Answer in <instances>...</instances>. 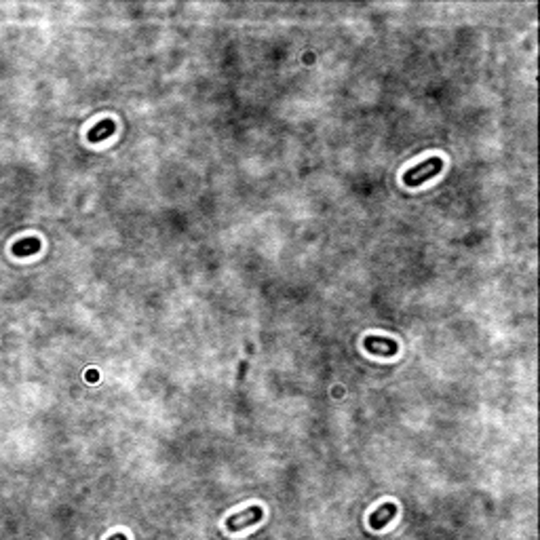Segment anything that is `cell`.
Here are the masks:
<instances>
[{
  "instance_id": "cell-2",
  "label": "cell",
  "mask_w": 540,
  "mask_h": 540,
  "mask_svg": "<svg viewBox=\"0 0 540 540\" xmlns=\"http://www.w3.org/2000/svg\"><path fill=\"white\" fill-rule=\"evenodd\" d=\"M262 517H264L262 506L253 504V506H249V509H245V511H241V513L230 515V517L226 519V530H228V532H241V530H245V528H249V526H253V523H260Z\"/></svg>"
},
{
  "instance_id": "cell-5",
  "label": "cell",
  "mask_w": 540,
  "mask_h": 540,
  "mask_svg": "<svg viewBox=\"0 0 540 540\" xmlns=\"http://www.w3.org/2000/svg\"><path fill=\"white\" fill-rule=\"evenodd\" d=\"M114 121H110V118H106V121H101L97 127H93L91 131H89V140L91 142H97V140H101V138H108V135H112L114 133Z\"/></svg>"
},
{
  "instance_id": "cell-1",
  "label": "cell",
  "mask_w": 540,
  "mask_h": 540,
  "mask_svg": "<svg viewBox=\"0 0 540 540\" xmlns=\"http://www.w3.org/2000/svg\"><path fill=\"white\" fill-rule=\"evenodd\" d=\"M442 169H444V160L439 158V156H430V158H426L424 163H420V165L408 169V172L403 174V184L410 186V188H418V186H422L426 180H430V178H435V176L442 174Z\"/></svg>"
},
{
  "instance_id": "cell-6",
  "label": "cell",
  "mask_w": 540,
  "mask_h": 540,
  "mask_svg": "<svg viewBox=\"0 0 540 540\" xmlns=\"http://www.w3.org/2000/svg\"><path fill=\"white\" fill-rule=\"evenodd\" d=\"M108 540H127V536H125V534H114V536H110Z\"/></svg>"
},
{
  "instance_id": "cell-4",
  "label": "cell",
  "mask_w": 540,
  "mask_h": 540,
  "mask_svg": "<svg viewBox=\"0 0 540 540\" xmlns=\"http://www.w3.org/2000/svg\"><path fill=\"white\" fill-rule=\"evenodd\" d=\"M395 515H397V504L395 502H384V504L378 506L374 513L369 515V528L371 530H384L393 521Z\"/></svg>"
},
{
  "instance_id": "cell-3",
  "label": "cell",
  "mask_w": 540,
  "mask_h": 540,
  "mask_svg": "<svg viewBox=\"0 0 540 540\" xmlns=\"http://www.w3.org/2000/svg\"><path fill=\"white\" fill-rule=\"evenodd\" d=\"M363 346L367 353L378 355V357H393L399 351V344L393 338H384V335H365Z\"/></svg>"
}]
</instances>
